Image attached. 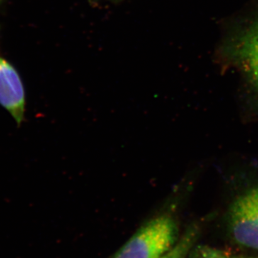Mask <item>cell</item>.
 <instances>
[{"label": "cell", "instance_id": "cell-1", "mask_svg": "<svg viewBox=\"0 0 258 258\" xmlns=\"http://www.w3.org/2000/svg\"><path fill=\"white\" fill-rule=\"evenodd\" d=\"M178 225L171 212L150 219L111 258H160L177 242Z\"/></svg>", "mask_w": 258, "mask_h": 258}, {"label": "cell", "instance_id": "cell-2", "mask_svg": "<svg viewBox=\"0 0 258 258\" xmlns=\"http://www.w3.org/2000/svg\"><path fill=\"white\" fill-rule=\"evenodd\" d=\"M227 224L236 243L258 250V181L232 199L227 209Z\"/></svg>", "mask_w": 258, "mask_h": 258}, {"label": "cell", "instance_id": "cell-3", "mask_svg": "<svg viewBox=\"0 0 258 258\" xmlns=\"http://www.w3.org/2000/svg\"><path fill=\"white\" fill-rule=\"evenodd\" d=\"M0 104L20 125L25 114V96L23 83L15 68L0 57Z\"/></svg>", "mask_w": 258, "mask_h": 258}, {"label": "cell", "instance_id": "cell-4", "mask_svg": "<svg viewBox=\"0 0 258 258\" xmlns=\"http://www.w3.org/2000/svg\"><path fill=\"white\" fill-rule=\"evenodd\" d=\"M231 54L258 91V21L236 37Z\"/></svg>", "mask_w": 258, "mask_h": 258}, {"label": "cell", "instance_id": "cell-5", "mask_svg": "<svg viewBox=\"0 0 258 258\" xmlns=\"http://www.w3.org/2000/svg\"><path fill=\"white\" fill-rule=\"evenodd\" d=\"M194 236L195 234L189 231L181 240L174 244L172 248L160 258H185L186 252L191 247Z\"/></svg>", "mask_w": 258, "mask_h": 258}, {"label": "cell", "instance_id": "cell-6", "mask_svg": "<svg viewBox=\"0 0 258 258\" xmlns=\"http://www.w3.org/2000/svg\"><path fill=\"white\" fill-rule=\"evenodd\" d=\"M191 258H230L218 249L208 246H197L191 254Z\"/></svg>", "mask_w": 258, "mask_h": 258}, {"label": "cell", "instance_id": "cell-7", "mask_svg": "<svg viewBox=\"0 0 258 258\" xmlns=\"http://www.w3.org/2000/svg\"><path fill=\"white\" fill-rule=\"evenodd\" d=\"M252 258H258V257H252Z\"/></svg>", "mask_w": 258, "mask_h": 258}, {"label": "cell", "instance_id": "cell-8", "mask_svg": "<svg viewBox=\"0 0 258 258\" xmlns=\"http://www.w3.org/2000/svg\"><path fill=\"white\" fill-rule=\"evenodd\" d=\"M0 2H1V0H0Z\"/></svg>", "mask_w": 258, "mask_h": 258}]
</instances>
